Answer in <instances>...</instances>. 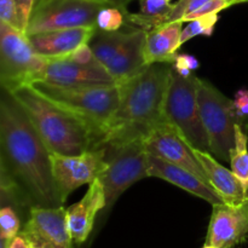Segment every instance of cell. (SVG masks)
<instances>
[{
	"mask_svg": "<svg viewBox=\"0 0 248 248\" xmlns=\"http://www.w3.org/2000/svg\"><path fill=\"white\" fill-rule=\"evenodd\" d=\"M1 200L16 207L63 206L51 152L21 104L4 90L0 102Z\"/></svg>",
	"mask_w": 248,
	"mask_h": 248,
	"instance_id": "obj_1",
	"label": "cell"
},
{
	"mask_svg": "<svg viewBox=\"0 0 248 248\" xmlns=\"http://www.w3.org/2000/svg\"><path fill=\"white\" fill-rule=\"evenodd\" d=\"M171 72L172 63H153L120 85V104L107 126L101 145L145 140L167 121L165 103Z\"/></svg>",
	"mask_w": 248,
	"mask_h": 248,
	"instance_id": "obj_2",
	"label": "cell"
},
{
	"mask_svg": "<svg viewBox=\"0 0 248 248\" xmlns=\"http://www.w3.org/2000/svg\"><path fill=\"white\" fill-rule=\"evenodd\" d=\"M21 104L51 153L80 155L101 147V133L86 120L41 94L31 85L9 92Z\"/></svg>",
	"mask_w": 248,
	"mask_h": 248,
	"instance_id": "obj_3",
	"label": "cell"
},
{
	"mask_svg": "<svg viewBox=\"0 0 248 248\" xmlns=\"http://www.w3.org/2000/svg\"><path fill=\"white\" fill-rule=\"evenodd\" d=\"M147 36V31L133 26L128 31L97 29L89 45L94 57L108 70L116 84L123 85L148 67L145 62Z\"/></svg>",
	"mask_w": 248,
	"mask_h": 248,
	"instance_id": "obj_4",
	"label": "cell"
},
{
	"mask_svg": "<svg viewBox=\"0 0 248 248\" xmlns=\"http://www.w3.org/2000/svg\"><path fill=\"white\" fill-rule=\"evenodd\" d=\"M31 85L51 101L86 120L103 138L107 126L120 104L121 90L118 84L110 86H56L36 81Z\"/></svg>",
	"mask_w": 248,
	"mask_h": 248,
	"instance_id": "obj_5",
	"label": "cell"
},
{
	"mask_svg": "<svg viewBox=\"0 0 248 248\" xmlns=\"http://www.w3.org/2000/svg\"><path fill=\"white\" fill-rule=\"evenodd\" d=\"M198 81L199 78L195 74L183 77L172 64L165 115L167 121L179 131L194 149L212 154L207 132L203 127L199 110Z\"/></svg>",
	"mask_w": 248,
	"mask_h": 248,
	"instance_id": "obj_6",
	"label": "cell"
},
{
	"mask_svg": "<svg viewBox=\"0 0 248 248\" xmlns=\"http://www.w3.org/2000/svg\"><path fill=\"white\" fill-rule=\"evenodd\" d=\"M47 60L31 47L26 33L0 22V82L11 92L43 79Z\"/></svg>",
	"mask_w": 248,
	"mask_h": 248,
	"instance_id": "obj_7",
	"label": "cell"
},
{
	"mask_svg": "<svg viewBox=\"0 0 248 248\" xmlns=\"http://www.w3.org/2000/svg\"><path fill=\"white\" fill-rule=\"evenodd\" d=\"M107 167L99 176L106 194V208L110 210L119 196L148 174V150L144 138L104 144Z\"/></svg>",
	"mask_w": 248,
	"mask_h": 248,
	"instance_id": "obj_8",
	"label": "cell"
},
{
	"mask_svg": "<svg viewBox=\"0 0 248 248\" xmlns=\"http://www.w3.org/2000/svg\"><path fill=\"white\" fill-rule=\"evenodd\" d=\"M198 103L210 140L211 153L216 159L229 162L230 150L235 145V126L237 124L234 101L207 80L199 78Z\"/></svg>",
	"mask_w": 248,
	"mask_h": 248,
	"instance_id": "obj_9",
	"label": "cell"
},
{
	"mask_svg": "<svg viewBox=\"0 0 248 248\" xmlns=\"http://www.w3.org/2000/svg\"><path fill=\"white\" fill-rule=\"evenodd\" d=\"M108 5L106 0H35L26 34L78 27L97 28L98 12Z\"/></svg>",
	"mask_w": 248,
	"mask_h": 248,
	"instance_id": "obj_10",
	"label": "cell"
},
{
	"mask_svg": "<svg viewBox=\"0 0 248 248\" xmlns=\"http://www.w3.org/2000/svg\"><path fill=\"white\" fill-rule=\"evenodd\" d=\"M52 172L63 202L80 186L99 178L107 167L104 147L87 150L80 155L51 153Z\"/></svg>",
	"mask_w": 248,
	"mask_h": 248,
	"instance_id": "obj_11",
	"label": "cell"
},
{
	"mask_svg": "<svg viewBox=\"0 0 248 248\" xmlns=\"http://www.w3.org/2000/svg\"><path fill=\"white\" fill-rule=\"evenodd\" d=\"M248 237V200L239 205L212 206L207 236L202 248H235Z\"/></svg>",
	"mask_w": 248,
	"mask_h": 248,
	"instance_id": "obj_12",
	"label": "cell"
},
{
	"mask_svg": "<svg viewBox=\"0 0 248 248\" xmlns=\"http://www.w3.org/2000/svg\"><path fill=\"white\" fill-rule=\"evenodd\" d=\"M145 147L150 154H154L183 169L189 170L194 174L200 177L203 182L210 184L202 165L194 154L193 147L169 121H165L149 133V136L145 138Z\"/></svg>",
	"mask_w": 248,
	"mask_h": 248,
	"instance_id": "obj_13",
	"label": "cell"
},
{
	"mask_svg": "<svg viewBox=\"0 0 248 248\" xmlns=\"http://www.w3.org/2000/svg\"><path fill=\"white\" fill-rule=\"evenodd\" d=\"M40 81L56 86H110L116 85L108 70L97 61L82 64L72 58L47 60Z\"/></svg>",
	"mask_w": 248,
	"mask_h": 248,
	"instance_id": "obj_14",
	"label": "cell"
},
{
	"mask_svg": "<svg viewBox=\"0 0 248 248\" xmlns=\"http://www.w3.org/2000/svg\"><path fill=\"white\" fill-rule=\"evenodd\" d=\"M21 234L35 237L53 248H73L74 244L68 228L67 208L63 206H31Z\"/></svg>",
	"mask_w": 248,
	"mask_h": 248,
	"instance_id": "obj_15",
	"label": "cell"
},
{
	"mask_svg": "<svg viewBox=\"0 0 248 248\" xmlns=\"http://www.w3.org/2000/svg\"><path fill=\"white\" fill-rule=\"evenodd\" d=\"M148 174L149 177H156L174 184L183 190L203 199L212 206L224 203V200L220 198L216 189L203 182L200 177L194 174L189 170L183 169L173 162L167 161L150 153H148Z\"/></svg>",
	"mask_w": 248,
	"mask_h": 248,
	"instance_id": "obj_16",
	"label": "cell"
},
{
	"mask_svg": "<svg viewBox=\"0 0 248 248\" xmlns=\"http://www.w3.org/2000/svg\"><path fill=\"white\" fill-rule=\"evenodd\" d=\"M97 28L78 27V28L57 29L29 35V43L39 56L45 60H58L69 57L80 46L89 44Z\"/></svg>",
	"mask_w": 248,
	"mask_h": 248,
	"instance_id": "obj_17",
	"label": "cell"
},
{
	"mask_svg": "<svg viewBox=\"0 0 248 248\" xmlns=\"http://www.w3.org/2000/svg\"><path fill=\"white\" fill-rule=\"evenodd\" d=\"M106 194L99 179L92 182L89 190L79 202L67 208V220L74 244L81 245L89 239L93 229L96 216L106 208Z\"/></svg>",
	"mask_w": 248,
	"mask_h": 248,
	"instance_id": "obj_18",
	"label": "cell"
},
{
	"mask_svg": "<svg viewBox=\"0 0 248 248\" xmlns=\"http://www.w3.org/2000/svg\"><path fill=\"white\" fill-rule=\"evenodd\" d=\"M194 154L202 165L210 184L216 189L225 203L239 205L248 200L244 186L232 170H228L227 167L220 165L210 153L194 149Z\"/></svg>",
	"mask_w": 248,
	"mask_h": 248,
	"instance_id": "obj_19",
	"label": "cell"
},
{
	"mask_svg": "<svg viewBox=\"0 0 248 248\" xmlns=\"http://www.w3.org/2000/svg\"><path fill=\"white\" fill-rule=\"evenodd\" d=\"M183 21L171 22L162 24L148 31L145 41V62L153 63H172L177 57V51L182 46V31Z\"/></svg>",
	"mask_w": 248,
	"mask_h": 248,
	"instance_id": "obj_20",
	"label": "cell"
},
{
	"mask_svg": "<svg viewBox=\"0 0 248 248\" xmlns=\"http://www.w3.org/2000/svg\"><path fill=\"white\" fill-rule=\"evenodd\" d=\"M172 9V0H140V12H127L125 17L131 26L150 31L152 29L166 23Z\"/></svg>",
	"mask_w": 248,
	"mask_h": 248,
	"instance_id": "obj_21",
	"label": "cell"
},
{
	"mask_svg": "<svg viewBox=\"0 0 248 248\" xmlns=\"http://www.w3.org/2000/svg\"><path fill=\"white\" fill-rule=\"evenodd\" d=\"M248 133L239 124L235 126V145L230 150V166L235 176L248 191Z\"/></svg>",
	"mask_w": 248,
	"mask_h": 248,
	"instance_id": "obj_22",
	"label": "cell"
},
{
	"mask_svg": "<svg viewBox=\"0 0 248 248\" xmlns=\"http://www.w3.org/2000/svg\"><path fill=\"white\" fill-rule=\"evenodd\" d=\"M218 18H219L218 14H211L202 17H198V18L189 22L188 26L186 28H183V31H182V45L184 43H186L188 40H190V39L195 38V36L212 35L216 24L218 22Z\"/></svg>",
	"mask_w": 248,
	"mask_h": 248,
	"instance_id": "obj_23",
	"label": "cell"
},
{
	"mask_svg": "<svg viewBox=\"0 0 248 248\" xmlns=\"http://www.w3.org/2000/svg\"><path fill=\"white\" fill-rule=\"evenodd\" d=\"M127 12H124L119 7L111 6V5L103 7L97 16V29L103 31H120V28L124 27V23L126 21L125 15Z\"/></svg>",
	"mask_w": 248,
	"mask_h": 248,
	"instance_id": "obj_24",
	"label": "cell"
},
{
	"mask_svg": "<svg viewBox=\"0 0 248 248\" xmlns=\"http://www.w3.org/2000/svg\"><path fill=\"white\" fill-rule=\"evenodd\" d=\"M21 232V222L14 206H2L0 210V235L2 242H10Z\"/></svg>",
	"mask_w": 248,
	"mask_h": 248,
	"instance_id": "obj_25",
	"label": "cell"
},
{
	"mask_svg": "<svg viewBox=\"0 0 248 248\" xmlns=\"http://www.w3.org/2000/svg\"><path fill=\"white\" fill-rule=\"evenodd\" d=\"M232 5H236V2L234 0H208L207 2L202 5V6L199 7L198 10H195L191 14L186 15L182 18L183 22H190L193 19L198 18V17L206 16V15L211 14H219L220 11L225 9H229Z\"/></svg>",
	"mask_w": 248,
	"mask_h": 248,
	"instance_id": "obj_26",
	"label": "cell"
},
{
	"mask_svg": "<svg viewBox=\"0 0 248 248\" xmlns=\"http://www.w3.org/2000/svg\"><path fill=\"white\" fill-rule=\"evenodd\" d=\"M34 4H35V0H15L17 26H18L19 31L23 33H26L27 28H28L29 18H31Z\"/></svg>",
	"mask_w": 248,
	"mask_h": 248,
	"instance_id": "obj_27",
	"label": "cell"
},
{
	"mask_svg": "<svg viewBox=\"0 0 248 248\" xmlns=\"http://www.w3.org/2000/svg\"><path fill=\"white\" fill-rule=\"evenodd\" d=\"M234 107L237 124L245 130V127H247L246 123H248V90L241 89L236 92L234 99Z\"/></svg>",
	"mask_w": 248,
	"mask_h": 248,
	"instance_id": "obj_28",
	"label": "cell"
},
{
	"mask_svg": "<svg viewBox=\"0 0 248 248\" xmlns=\"http://www.w3.org/2000/svg\"><path fill=\"white\" fill-rule=\"evenodd\" d=\"M200 63H199L198 58L189 53H181L177 55L176 61L173 63V68L183 77H190L194 74L196 69L199 68Z\"/></svg>",
	"mask_w": 248,
	"mask_h": 248,
	"instance_id": "obj_29",
	"label": "cell"
},
{
	"mask_svg": "<svg viewBox=\"0 0 248 248\" xmlns=\"http://www.w3.org/2000/svg\"><path fill=\"white\" fill-rule=\"evenodd\" d=\"M0 22H5L18 29L15 0H0Z\"/></svg>",
	"mask_w": 248,
	"mask_h": 248,
	"instance_id": "obj_30",
	"label": "cell"
},
{
	"mask_svg": "<svg viewBox=\"0 0 248 248\" xmlns=\"http://www.w3.org/2000/svg\"><path fill=\"white\" fill-rule=\"evenodd\" d=\"M69 58H72L73 61H75V62L78 63H82V64H90V63L97 62V58L94 57L93 51L90 47L89 44H85V45L77 48V50L69 56Z\"/></svg>",
	"mask_w": 248,
	"mask_h": 248,
	"instance_id": "obj_31",
	"label": "cell"
},
{
	"mask_svg": "<svg viewBox=\"0 0 248 248\" xmlns=\"http://www.w3.org/2000/svg\"><path fill=\"white\" fill-rule=\"evenodd\" d=\"M191 0H178L176 4H173V9H172V11L170 12L169 17H167L166 19V23L182 21V18H183L184 15H186V7H188L189 2Z\"/></svg>",
	"mask_w": 248,
	"mask_h": 248,
	"instance_id": "obj_32",
	"label": "cell"
},
{
	"mask_svg": "<svg viewBox=\"0 0 248 248\" xmlns=\"http://www.w3.org/2000/svg\"><path fill=\"white\" fill-rule=\"evenodd\" d=\"M2 248H29L28 242L26 237L19 232L15 239H12L10 242H2Z\"/></svg>",
	"mask_w": 248,
	"mask_h": 248,
	"instance_id": "obj_33",
	"label": "cell"
},
{
	"mask_svg": "<svg viewBox=\"0 0 248 248\" xmlns=\"http://www.w3.org/2000/svg\"><path fill=\"white\" fill-rule=\"evenodd\" d=\"M24 237H26L27 242H28L29 248H53L52 246H50V245H47V244H45V242L40 241V240L35 239V237H31V236H24Z\"/></svg>",
	"mask_w": 248,
	"mask_h": 248,
	"instance_id": "obj_34",
	"label": "cell"
},
{
	"mask_svg": "<svg viewBox=\"0 0 248 248\" xmlns=\"http://www.w3.org/2000/svg\"><path fill=\"white\" fill-rule=\"evenodd\" d=\"M109 5L111 6L119 7L120 10H123L124 12H127V5L130 4L132 0H106Z\"/></svg>",
	"mask_w": 248,
	"mask_h": 248,
	"instance_id": "obj_35",
	"label": "cell"
},
{
	"mask_svg": "<svg viewBox=\"0 0 248 248\" xmlns=\"http://www.w3.org/2000/svg\"><path fill=\"white\" fill-rule=\"evenodd\" d=\"M236 4H244V2H248V0H234Z\"/></svg>",
	"mask_w": 248,
	"mask_h": 248,
	"instance_id": "obj_36",
	"label": "cell"
},
{
	"mask_svg": "<svg viewBox=\"0 0 248 248\" xmlns=\"http://www.w3.org/2000/svg\"><path fill=\"white\" fill-rule=\"evenodd\" d=\"M247 199H248V191H247Z\"/></svg>",
	"mask_w": 248,
	"mask_h": 248,
	"instance_id": "obj_37",
	"label": "cell"
}]
</instances>
